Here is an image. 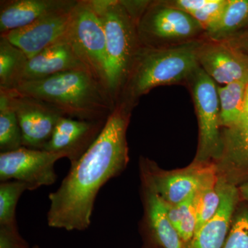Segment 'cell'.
Segmentation results:
<instances>
[{
	"label": "cell",
	"instance_id": "obj_1",
	"mask_svg": "<svg viewBox=\"0 0 248 248\" xmlns=\"http://www.w3.org/2000/svg\"><path fill=\"white\" fill-rule=\"evenodd\" d=\"M132 111L117 103L97 140L71 165L58 190L49 195L48 226L67 231L89 228L99 190L128 164L126 133Z\"/></svg>",
	"mask_w": 248,
	"mask_h": 248
},
{
	"label": "cell",
	"instance_id": "obj_2",
	"mask_svg": "<svg viewBox=\"0 0 248 248\" xmlns=\"http://www.w3.org/2000/svg\"><path fill=\"white\" fill-rule=\"evenodd\" d=\"M13 90L43 101L63 115L76 120H107L116 105L108 91L84 71L23 81Z\"/></svg>",
	"mask_w": 248,
	"mask_h": 248
},
{
	"label": "cell",
	"instance_id": "obj_3",
	"mask_svg": "<svg viewBox=\"0 0 248 248\" xmlns=\"http://www.w3.org/2000/svg\"><path fill=\"white\" fill-rule=\"evenodd\" d=\"M203 40L165 48L141 46L117 102L133 110L141 97L155 88L186 86L189 77L199 66L197 50Z\"/></svg>",
	"mask_w": 248,
	"mask_h": 248
},
{
	"label": "cell",
	"instance_id": "obj_4",
	"mask_svg": "<svg viewBox=\"0 0 248 248\" xmlns=\"http://www.w3.org/2000/svg\"><path fill=\"white\" fill-rule=\"evenodd\" d=\"M90 2L104 28L109 92L117 104L141 47L137 24L121 0H90Z\"/></svg>",
	"mask_w": 248,
	"mask_h": 248
},
{
	"label": "cell",
	"instance_id": "obj_5",
	"mask_svg": "<svg viewBox=\"0 0 248 248\" xmlns=\"http://www.w3.org/2000/svg\"><path fill=\"white\" fill-rule=\"evenodd\" d=\"M142 46L165 48L203 40L205 31L188 14L165 0H153L137 24Z\"/></svg>",
	"mask_w": 248,
	"mask_h": 248
},
{
	"label": "cell",
	"instance_id": "obj_6",
	"mask_svg": "<svg viewBox=\"0 0 248 248\" xmlns=\"http://www.w3.org/2000/svg\"><path fill=\"white\" fill-rule=\"evenodd\" d=\"M186 86L190 91L199 124V146L195 161L216 162L222 151L217 84L199 66L189 77Z\"/></svg>",
	"mask_w": 248,
	"mask_h": 248
},
{
	"label": "cell",
	"instance_id": "obj_7",
	"mask_svg": "<svg viewBox=\"0 0 248 248\" xmlns=\"http://www.w3.org/2000/svg\"><path fill=\"white\" fill-rule=\"evenodd\" d=\"M66 35L90 74L109 92L105 34L90 0H78Z\"/></svg>",
	"mask_w": 248,
	"mask_h": 248
},
{
	"label": "cell",
	"instance_id": "obj_8",
	"mask_svg": "<svg viewBox=\"0 0 248 248\" xmlns=\"http://www.w3.org/2000/svg\"><path fill=\"white\" fill-rule=\"evenodd\" d=\"M62 158L64 155L26 147L0 153V182H22L30 191L52 185L57 180L55 163Z\"/></svg>",
	"mask_w": 248,
	"mask_h": 248
},
{
	"label": "cell",
	"instance_id": "obj_9",
	"mask_svg": "<svg viewBox=\"0 0 248 248\" xmlns=\"http://www.w3.org/2000/svg\"><path fill=\"white\" fill-rule=\"evenodd\" d=\"M142 165L143 179L166 203L170 204L181 203L218 174L215 162L195 161L186 169L172 172L159 170L147 159Z\"/></svg>",
	"mask_w": 248,
	"mask_h": 248
},
{
	"label": "cell",
	"instance_id": "obj_10",
	"mask_svg": "<svg viewBox=\"0 0 248 248\" xmlns=\"http://www.w3.org/2000/svg\"><path fill=\"white\" fill-rule=\"evenodd\" d=\"M11 107L17 115L22 134L23 147L44 150L63 114L43 101L5 90Z\"/></svg>",
	"mask_w": 248,
	"mask_h": 248
},
{
	"label": "cell",
	"instance_id": "obj_11",
	"mask_svg": "<svg viewBox=\"0 0 248 248\" xmlns=\"http://www.w3.org/2000/svg\"><path fill=\"white\" fill-rule=\"evenodd\" d=\"M197 62L217 85L248 82V59L227 41L205 37L197 50Z\"/></svg>",
	"mask_w": 248,
	"mask_h": 248
},
{
	"label": "cell",
	"instance_id": "obj_12",
	"mask_svg": "<svg viewBox=\"0 0 248 248\" xmlns=\"http://www.w3.org/2000/svg\"><path fill=\"white\" fill-rule=\"evenodd\" d=\"M222 151L216 164L220 179L234 184L248 178V86L242 114L221 129Z\"/></svg>",
	"mask_w": 248,
	"mask_h": 248
},
{
	"label": "cell",
	"instance_id": "obj_13",
	"mask_svg": "<svg viewBox=\"0 0 248 248\" xmlns=\"http://www.w3.org/2000/svg\"><path fill=\"white\" fill-rule=\"evenodd\" d=\"M76 6L40 18L26 27L1 34L0 37L22 50L29 60L66 35Z\"/></svg>",
	"mask_w": 248,
	"mask_h": 248
},
{
	"label": "cell",
	"instance_id": "obj_14",
	"mask_svg": "<svg viewBox=\"0 0 248 248\" xmlns=\"http://www.w3.org/2000/svg\"><path fill=\"white\" fill-rule=\"evenodd\" d=\"M107 120H76L63 116L44 150L64 155L74 164L89 150L102 131Z\"/></svg>",
	"mask_w": 248,
	"mask_h": 248
},
{
	"label": "cell",
	"instance_id": "obj_15",
	"mask_svg": "<svg viewBox=\"0 0 248 248\" xmlns=\"http://www.w3.org/2000/svg\"><path fill=\"white\" fill-rule=\"evenodd\" d=\"M221 202L217 213L184 248H223L231 229L234 213L239 200V188L234 184L218 179Z\"/></svg>",
	"mask_w": 248,
	"mask_h": 248
},
{
	"label": "cell",
	"instance_id": "obj_16",
	"mask_svg": "<svg viewBox=\"0 0 248 248\" xmlns=\"http://www.w3.org/2000/svg\"><path fill=\"white\" fill-rule=\"evenodd\" d=\"M71 71L89 72L66 35L29 59L20 83Z\"/></svg>",
	"mask_w": 248,
	"mask_h": 248
},
{
	"label": "cell",
	"instance_id": "obj_17",
	"mask_svg": "<svg viewBox=\"0 0 248 248\" xmlns=\"http://www.w3.org/2000/svg\"><path fill=\"white\" fill-rule=\"evenodd\" d=\"M78 0H6L0 3L1 34L76 6Z\"/></svg>",
	"mask_w": 248,
	"mask_h": 248
},
{
	"label": "cell",
	"instance_id": "obj_18",
	"mask_svg": "<svg viewBox=\"0 0 248 248\" xmlns=\"http://www.w3.org/2000/svg\"><path fill=\"white\" fill-rule=\"evenodd\" d=\"M143 182L146 218L152 234L163 248H184L179 233L168 217L164 200L144 179Z\"/></svg>",
	"mask_w": 248,
	"mask_h": 248
},
{
	"label": "cell",
	"instance_id": "obj_19",
	"mask_svg": "<svg viewBox=\"0 0 248 248\" xmlns=\"http://www.w3.org/2000/svg\"><path fill=\"white\" fill-rule=\"evenodd\" d=\"M28 61L29 58L22 50L0 37V89H16L20 83Z\"/></svg>",
	"mask_w": 248,
	"mask_h": 248
},
{
	"label": "cell",
	"instance_id": "obj_20",
	"mask_svg": "<svg viewBox=\"0 0 248 248\" xmlns=\"http://www.w3.org/2000/svg\"><path fill=\"white\" fill-rule=\"evenodd\" d=\"M170 6L181 10L195 19L205 31L213 30L219 20L227 0H165Z\"/></svg>",
	"mask_w": 248,
	"mask_h": 248
},
{
	"label": "cell",
	"instance_id": "obj_21",
	"mask_svg": "<svg viewBox=\"0 0 248 248\" xmlns=\"http://www.w3.org/2000/svg\"><path fill=\"white\" fill-rule=\"evenodd\" d=\"M248 25V0H227L216 27L205 37L212 40L227 41Z\"/></svg>",
	"mask_w": 248,
	"mask_h": 248
},
{
	"label": "cell",
	"instance_id": "obj_22",
	"mask_svg": "<svg viewBox=\"0 0 248 248\" xmlns=\"http://www.w3.org/2000/svg\"><path fill=\"white\" fill-rule=\"evenodd\" d=\"M248 86L247 81L217 85L221 128H228L239 120L244 110Z\"/></svg>",
	"mask_w": 248,
	"mask_h": 248
},
{
	"label": "cell",
	"instance_id": "obj_23",
	"mask_svg": "<svg viewBox=\"0 0 248 248\" xmlns=\"http://www.w3.org/2000/svg\"><path fill=\"white\" fill-rule=\"evenodd\" d=\"M22 147V134L17 115L7 94L0 90V151L9 153Z\"/></svg>",
	"mask_w": 248,
	"mask_h": 248
},
{
	"label": "cell",
	"instance_id": "obj_24",
	"mask_svg": "<svg viewBox=\"0 0 248 248\" xmlns=\"http://www.w3.org/2000/svg\"><path fill=\"white\" fill-rule=\"evenodd\" d=\"M196 192L181 203L170 204L165 202L168 217L177 230L184 246L192 239L195 232L197 224Z\"/></svg>",
	"mask_w": 248,
	"mask_h": 248
},
{
	"label": "cell",
	"instance_id": "obj_25",
	"mask_svg": "<svg viewBox=\"0 0 248 248\" xmlns=\"http://www.w3.org/2000/svg\"><path fill=\"white\" fill-rule=\"evenodd\" d=\"M218 174L211 178L196 192L197 224L195 232L200 231L218 210L221 202L218 187Z\"/></svg>",
	"mask_w": 248,
	"mask_h": 248
},
{
	"label": "cell",
	"instance_id": "obj_26",
	"mask_svg": "<svg viewBox=\"0 0 248 248\" xmlns=\"http://www.w3.org/2000/svg\"><path fill=\"white\" fill-rule=\"evenodd\" d=\"M29 190L26 184L17 181L0 184V228H17L16 208L23 192Z\"/></svg>",
	"mask_w": 248,
	"mask_h": 248
},
{
	"label": "cell",
	"instance_id": "obj_27",
	"mask_svg": "<svg viewBox=\"0 0 248 248\" xmlns=\"http://www.w3.org/2000/svg\"><path fill=\"white\" fill-rule=\"evenodd\" d=\"M223 248H248V209L240 210L233 217Z\"/></svg>",
	"mask_w": 248,
	"mask_h": 248
},
{
	"label": "cell",
	"instance_id": "obj_28",
	"mask_svg": "<svg viewBox=\"0 0 248 248\" xmlns=\"http://www.w3.org/2000/svg\"><path fill=\"white\" fill-rule=\"evenodd\" d=\"M0 248H28L18 228H0Z\"/></svg>",
	"mask_w": 248,
	"mask_h": 248
},
{
	"label": "cell",
	"instance_id": "obj_29",
	"mask_svg": "<svg viewBox=\"0 0 248 248\" xmlns=\"http://www.w3.org/2000/svg\"><path fill=\"white\" fill-rule=\"evenodd\" d=\"M127 12L130 15L132 19L138 24L140 17L148 7L151 0H141V1H129V0H121Z\"/></svg>",
	"mask_w": 248,
	"mask_h": 248
},
{
	"label": "cell",
	"instance_id": "obj_30",
	"mask_svg": "<svg viewBox=\"0 0 248 248\" xmlns=\"http://www.w3.org/2000/svg\"><path fill=\"white\" fill-rule=\"evenodd\" d=\"M248 59V25L227 40Z\"/></svg>",
	"mask_w": 248,
	"mask_h": 248
},
{
	"label": "cell",
	"instance_id": "obj_31",
	"mask_svg": "<svg viewBox=\"0 0 248 248\" xmlns=\"http://www.w3.org/2000/svg\"><path fill=\"white\" fill-rule=\"evenodd\" d=\"M240 197L248 201V182H245L239 187Z\"/></svg>",
	"mask_w": 248,
	"mask_h": 248
},
{
	"label": "cell",
	"instance_id": "obj_32",
	"mask_svg": "<svg viewBox=\"0 0 248 248\" xmlns=\"http://www.w3.org/2000/svg\"><path fill=\"white\" fill-rule=\"evenodd\" d=\"M40 248V247H39V246H34V247H33V248Z\"/></svg>",
	"mask_w": 248,
	"mask_h": 248
}]
</instances>
